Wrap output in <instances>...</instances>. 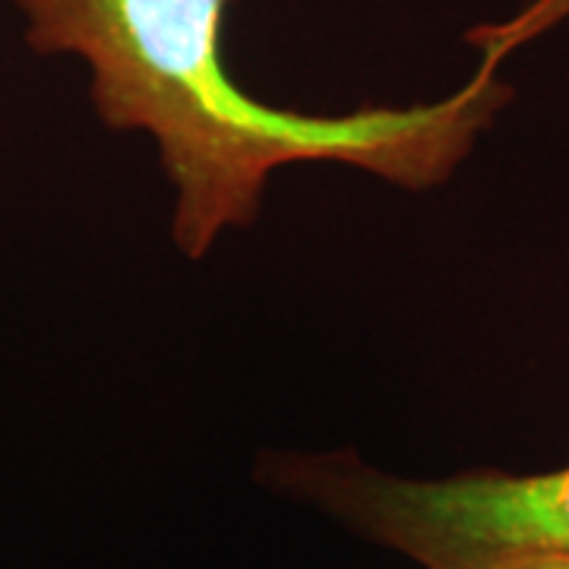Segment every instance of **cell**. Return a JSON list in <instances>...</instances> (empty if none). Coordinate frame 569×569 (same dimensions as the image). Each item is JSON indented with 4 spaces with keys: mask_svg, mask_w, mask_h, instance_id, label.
Wrapping results in <instances>:
<instances>
[{
    "mask_svg": "<svg viewBox=\"0 0 569 569\" xmlns=\"http://www.w3.org/2000/svg\"><path fill=\"white\" fill-rule=\"evenodd\" d=\"M228 0H13L36 54L89 70L99 121L146 133L171 190V238L200 260L260 216L272 174L288 164H351L402 190L447 183L512 102L500 61L522 39L497 32L475 77L437 102L301 114L272 108L228 77Z\"/></svg>",
    "mask_w": 569,
    "mask_h": 569,
    "instance_id": "6da1fadb",
    "label": "cell"
},
{
    "mask_svg": "<svg viewBox=\"0 0 569 569\" xmlns=\"http://www.w3.org/2000/svg\"><path fill=\"white\" fill-rule=\"evenodd\" d=\"M257 475L272 493L421 569H490L519 553L569 550V466L402 478L355 452H269Z\"/></svg>",
    "mask_w": 569,
    "mask_h": 569,
    "instance_id": "7a4b0ae2",
    "label": "cell"
},
{
    "mask_svg": "<svg viewBox=\"0 0 569 569\" xmlns=\"http://www.w3.org/2000/svg\"><path fill=\"white\" fill-rule=\"evenodd\" d=\"M490 569H569V550H538V553H519L507 557Z\"/></svg>",
    "mask_w": 569,
    "mask_h": 569,
    "instance_id": "3957f363",
    "label": "cell"
}]
</instances>
